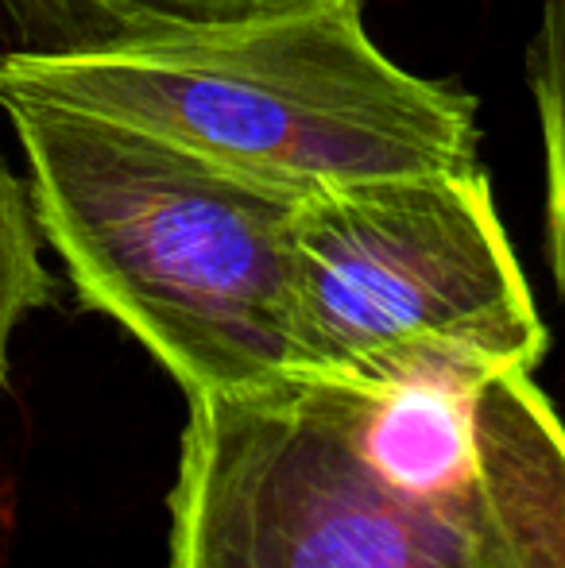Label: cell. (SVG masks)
<instances>
[{"instance_id":"cell-6","label":"cell","mask_w":565,"mask_h":568,"mask_svg":"<svg viewBox=\"0 0 565 568\" xmlns=\"http://www.w3.org/2000/svg\"><path fill=\"white\" fill-rule=\"evenodd\" d=\"M538 124L546 155V244L565 298V0H546L535 47H531Z\"/></svg>"},{"instance_id":"cell-1","label":"cell","mask_w":565,"mask_h":568,"mask_svg":"<svg viewBox=\"0 0 565 568\" xmlns=\"http://www.w3.org/2000/svg\"><path fill=\"white\" fill-rule=\"evenodd\" d=\"M167 568H565L535 367L423 344L186 398Z\"/></svg>"},{"instance_id":"cell-5","label":"cell","mask_w":565,"mask_h":568,"mask_svg":"<svg viewBox=\"0 0 565 568\" xmlns=\"http://www.w3.org/2000/svg\"><path fill=\"white\" fill-rule=\"evenodd\" d=\"M39 221L31 190L0 159V390L12 372V337L20 322L51 306L54 278L39 255Z\"/></svg>"},{"instance_id":"cell-3","label":"cell","mask_w":565,"mask_h":568,"mask_svg":"<svg viewBox=\"0 0 565 568\" xmlns=\"http://www.w3.org/2000/svg\"><path fill=\"white\" fill-rule=\"evenodd\" d=\"M0 109L78 302L137 337L182 395H233L299 372V197L74 105L0 93Z\"/></svg>"},{"instance_id":"cell-7","label":"cell","mask_w":565,"mask_h":568,"mask_svg":"<svg viewBox=\"0 0 565 568\" xmlns=\"http://www.w3.org/2000/svg\"><path fill=\"white\" fill-rule=\"evenodd\" d=\"M90 12L105 16L109 23H151V20H198V16H221L233 8L256 4V0H67Z\"/></svg>"},{"instance_id":"cell-4","label":"cell","mask_w":565,"mask_h":568,"mask_svg":"<svg viewBox=\"0 0 565 568\" xmlns=\"http://www.w3.org/2000/svg\"><path fill=\"white\" fill-rule=\"evenodd\" d=\"M294 337L299 372L325 375L423 344L523 367L546 352V325L476 166L302 197Z\"/></svg>"},{"instance_id":"cell-2","label":"cell","mask_w":565,"mask_h":568,"mask_svg":"<svg viewBox=\"0 0 565 568\" xmlns=\"http://www.w3.org/2000/svg\"><path fill=\"white\" fill-rule=\"evenodd\" d=\"M0 93L143 128L286 197L476 166L473 98L395 67L361 0H256L12 51Z\"/></svg>"}]
</instances>
